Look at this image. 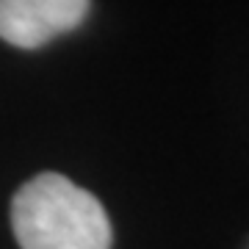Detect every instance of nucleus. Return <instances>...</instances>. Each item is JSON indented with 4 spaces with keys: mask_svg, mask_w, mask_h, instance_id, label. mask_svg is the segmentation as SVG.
I'll use <instances>...</instances> for the list:
<instances>
[{
    "mask_svg": "<svg viewBox=\"0 0 249 249\" xmlns=\"http://www.w3.org/2000/svg\"><path fill=\"white\" fill-rule=\"evenodd\" d=\"M91 0H0V39L19 50H39L86 22Z\"/></svg>",
    "mask_w": 249,
    "mask_h": 249,
    "instance_id": "obj_2",
    "label": "nucleus"
},
{
    "mask_svg": "<svg viewBox=\"0 0 249 249\" xmlns=\"http://www.w3.org/2000/svg\"><path fill=\"white\" fill-rule=\"evenodd\" d=\"M11 230L19 249H111L114 227L97 196L58 172L17 188Z\"/></svg>",
    "mask_w": 249,
    "mask_h": 249,
    "instance_id": "obj_1",
    "label": "nucleus"
}]
</instances>
